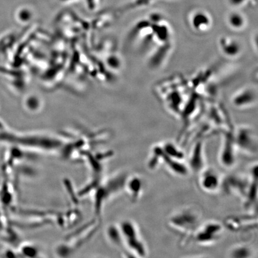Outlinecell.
<instances>
[{
    "instance_id": "obj_13",
    "label": "cell",
    "mask_w": 258,
    "mask_h": 258,
    "mask_svg": "<svg viewBox=\"0 0 258 258\" xmlns=\"http://www.w3.org/2000/svg\"><path fill=\"white\" fill-rule=\"evenodd\" d=\"M164 153L161 148V144L154 145L151 148L149 157L147 161L148 169L151 171H155L163 166Z\"/></svg>"
},
{
    "instance_id": "obj_4",
    "label": "cell",
    "mask_w": 258,
    "mask_h": 258,
    "mask_svg": "<svg viewBox=\"0 0 258 258\" xmlns=\"http://www.w3.org/2000/svg\"><path fill=\"white\" fill-rule=\"evenodd\" d=\"M250 183V177L233 173L222 178L221 188L224 192L243 200L247 195Z\"/></svg>"
},
{
    "instance_id": "obj_9",
    "label": "cell",
    "mask_w": 258,
    "mask_h": 258,
    "mask_svg": "<svg viewBox=\"0 0 258 258\" xmlns=\"http://www.w3.org/2000/svg\"><path fill=\"white\" fill-rule=\"evenodd\" d=\"M257 213L250 212V215L233 216L225 219L223 225L229 230L234 232L248 230L253 229L254 221H257Z\"/></svg>"
},
{
    "instance_id": "obj_14",
    "label": "cell",
    "mask_w": 258,
    "mask_h": 258,
    "mask_svg": "<svg viewBox=\"0 0 258 258\" xmlns=\"http://www.w3.org/2000/svg\"><path fill=\"white\" fill-rule=\"evenodd\" d=\"M160 144L167 157L177 160H185L186 155L184 151L177 144L171 141H166Z\"/></svg>"
},
{
    "instance_id": "obj_8",
    "label": "cell",
    "mask_w": 258,
    "mask_h": 258,
    "mask_svg": "<svg viewBox=\"0 0 258 258\" xmlns=\"http://www.w3.org/2000/svg\"><path fill=\"white\" fill-rule=\"evenodd\" d=\"M204 144L200 141L193 145L189 154L186 164L190 172L198 175L207 167Z\"/></svg>"
},
{
    "instance_id": "obj_5",
    "label": "cell",
    "mask_w": 258,
    "mask_h": 258,
    "mask_svg": "<svg viewBox=\"0 0 258 258\" xmlns=\"http://www.w3.org/2000/svg\"><path fill=\"white\" fill-rule=\"evenodd\" d=\"M233 138L238 151L247 156H256L258 148L257 138L253 130L249 127H241L238 129Z\"/></svg>"
},
{
    "instance_id": "obj_1",
    "label": "cell",
    "mask_w": 258,
    "mask_h": 258,
    "mask_svg": "<svg viewBox=\"0 0 258 258\" xmlns=\"http://www.w3.org/2000/svg\"><path fill=\"white\" fill-rule=\"evenodd\" d=\"M201 213L196 208L186 207L173 213L167 220V225L180 235V243L186 244L192 240L194 234L202 224Z\"/></svg>"
},
{
    "instance_id": "obj_11",
    "label": "cell",
    "mask_w": 258,
    "mask_h": 258,
    "mask_svg": "<svg viewBox=\"0 0 258 258\" xmlns=\"http://www.w3.org/2000/svg\"><path fill=\"white\" fill-rule=\"evenodd\" d=\"M163 166L171 173L179 177H185L188 176L190 170L185 161H180L170 159L164 154Z\"/></svg>"
},
{
    "instance_id": "obj_10",
    "label": "cell",
    "mask_w": 258,
    "mask_h": 258,
    "mask_svg": "<svg viewBox=\"0 0 258 258\" xmlns=\"http://www.w3.org/2000/svg\"><path fill=\"white\" fill-rule=\"evenodd\" d=\"M219 47L222 52L229 57L238 56L242 50L241 44L239 40L230 36L222 37L219 41Z\"/></svg>"
},
{
    "instance_id": "obj_2",
    "label": "cell",
    "mask_w": 258,
    "mask_h": 258,
    "mask_svg": "<svg viewBox=\"0 0 258 258\" xmlns=\"http://www.w3.org/2000/svg\"><path fill=\"white\" fill-rule=\"evenodd\" d=\"M121 230L124 243L132 255L141 257L147 256L148 248L137 225L131 221H125L122 224Z\"/></svg>"
},
{
    "instance_id": "obj_7",
    "label": "cell",
    "mask_w": 258,
    "mask_h": 258,
    "mask_svg": "<svg viewBox=\"0 0 258 258\" xmlns=\"http://www.w3.org/2000/svg\"><path fill=\"white\" fill-rule=\"evenodd\" d=\"M237 149L233 136H227L224 139L219 153V162L226 169L233 168L237 162Z\"/></svg>"
},
{
    "instance_id": "obj_12",
    "label": "cell",
    "mask_w": 258,
    "mask_h": 258,
    "mask_svg": "<svg viewBox=\"0 0 258 258\" xmlns=\"http://www.w3.org/2000/svg\"><path fill=\"white\" fill-rule=\"evenodd\" d=\"M128 195L134 202H137L143 195L144 182L140 176H134L126 180Z\"/></svg>"
},
{
    "instance_id": "obj_6",
    "label": "cell",
    "mask_w": 258,
    "mask_h": 258,
    "mask_svg": "<svg viewBox=\"0 0 258 258\" xmlns=\"http://www.w3.org/2000/svg\"><path fill=\"white\" fill-rule=\"evenodd\" d=\"M198 175L199 185L202 191L215 194L221 189L222 178L215 169L207 166Z\"/></svg>"
},
{
    "instance_id": "obj_15",
    "label": "cell",
    "mask_w": 258,
    "mask_h": 258,
    "mask_svg": "<svg viewBox=\"0 0 258 258\" xmlns=\"http://www.w3.org/2000/svg\"><path fill=\"white\" fill-rule=\"evenodd\" d=\"M210 19L207 15L203 13L195 14L191 22L194 30L202 32L208 30L210 27Z\"/></svg>"
},
{
    "instance_id": "obj_16",
    "label": "cell",
    "mask_w": 258,
    "mask_h": 258,
    "mask_svg": "<svg viewBox=\"0 0 258 258\" xmlns=\"http://www.w3.org/2000/svg\"><path fill=\"white\" fill-rule=\"evenodd\" d=\"M253 251L246 244L236 245L230 250L229 256L233 258H249L253 257Z\"/></svg>"
},
{
    "instance_id": "obj_3",
    "label": "cell",
    "mask_w": 258,
    "mask_h": 258,
    "mask_svg": "<svg viewBox=\"0 0 258 258\" xmlns=\"http://www.w3.org/2000/svg\"><path fill=\"white\" fill-rule=\"evenodd\" d=\"M224 226L218 221H209L199 226L192 240L202 246H210L220 240L224 233Z\"/></svg>"
},
{
    "instance_id": "obj_18",
    "label": "cell",
    "mask_w": 258,
    "mask_h": 258,
    "mask_svg": "<svg viewBox=\"0 0 258 258\" xmlns=\"http://www.w3.org/2000/svg\"><path fill=\"white\" fill-rule=\"evenodd\" d=\"M154 35L161 41H166L168 40L170 34L168 27L164 25L158 24L154 28Z\"/></svg>"
},
{
    "instance_id": "obj_17",
    "label": "cell",
    "mask_w": 258,
    "mask_h": 258,
    "mask_svg": "<svg viewBox=\"0 0 258 258\" xmlns=\"http://www.w3.org/2000/svg\"><path fill=\"white\" fill-rule=\"evenodd\" d=\"M228 22L230 27L235 30H242L245 25L243 16L237 13H233L229 16Z\"/></svg>"
}]
</instances>
